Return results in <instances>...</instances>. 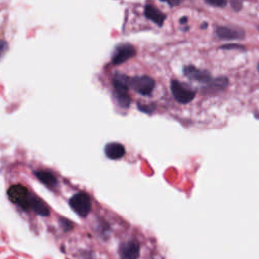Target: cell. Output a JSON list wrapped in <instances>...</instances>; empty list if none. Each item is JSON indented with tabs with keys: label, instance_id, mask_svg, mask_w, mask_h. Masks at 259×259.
<instances>
[{
	"label": "cell",
	"instance_id": "cell-1",
	"mask_svg": "<svg viewBox=\"0 0 259 259\" xmlns=\"http://www.w3.org/2000/svg\"><path fill=\"white\" fill-rule=\"evenodd\" d=\"M69 205L71 209L81 218H85L90 214L92 210V202L88 193L84 191H79L72 196L69 200Z\"/></svg>",
	"mask_w": 259,
	"mask_h": 259
},
{
	"label": "cell",
	"instance_id": "cell-2",
	"mask_svg": "<svg viewBox=\"0 0 259 259\" xmlns=\"http://www.w3.org/2000/svg\"><path fill=\"white\" fill-rule=\"evenodd\" d=\"M170 90L175 100L181 104L189 103L196 97V91L192 90L189 86L180 82L179 80H171Z\"/></svg>",
	"mask_w": 259,
	"mask_h": 259
},
{
	"label": "cell",
	"instance_id": "cell-3",
	"mask_svg": "<svg viewBox=\"0 0 259 259\" xmlns=\"http://www.w3.org/2000/svg\"><path fill=\"white\" fill-rule=\"evenodd\" d=\"M155 80L147 75L134 76L130 78V88L134 89L141 95L149 96L155 88Z\"/></svg>",
	"mask_w": 259,
	"mask_h": 259
},
{
	"label": "cell",
	"instance_id": "cell-4",
	"mask_svg": "<svg viewBox=\"0 0 259 259\" xmlns=\"http://www.w3.org/2000/svg\"><path fill=\"white\" fill-rule=\"evenodd\" d=\"M8 199L16 206L20 207L21 209L27 210V206L29 200L32 196V193L28 190V188L21 184L12 185L7 191Z\"/></svg>",
	"mask_w": 259,
	"mask_h": 259
},
{
	"label": "cell",
	"instance_id": "cell-5",
	"mask_svg": "<svg viewBox=\"0 0 259 259\" xmlns=\"http://www.w3.org/2000/svg\"><path fill=\"white\" fill-rule=\"evenodd\" d=\"M136 54H137V51L134 46H132L131 44L124 43V44H120L116 47L115 52L113 54L112 62L114 65H121L125 63L126 61L135 57Z\"/></svg>",
	"mask_w": 259,
	"mask_h": 259
},
{
	"label": "cell",
	"instance_id": "cell-6",
	"mask_svg": "<svg viewBox=\"0 0 259 259\" xmlns=\"http://www.w3.org/2000/svg\"><path fill=\"white\" fill-rule=\"evenodd\" d=\"M141 252L140 243L135 240H126L119 247V255L121 259H138Z\"/></svg>",
	"mask_w": 259,
	"mask_h": 259
},
{
	"label": "cell",
	"instance_id": "cell-7",
	"mask_svg": "<svg viewBox=\"0 0 259 259\" xmlns=\"http://www.w3.org/2000/svg\"><path fill=\"white\" fill-rule=\"evenodd\" d=\"M182 71H183V75L192 81L207 84L213 79L211 73L208 70L200 69L196 66H193V65H186V66L183 67Z\"/></svg>",
	"mask_w": 259,
	"mask_h": 259
},
{
	"label": "cell",
	"instance_id": "cell-8",
	"mask_svg": "<svg viewBox=\"0 0 259 259\" xmlns=\"http://www.w3.org/2000/svg\"><path fill=\"white\" fill-rule=\"evenodd\" d=\"M229 85V79L226 76H221L217 78H213L209 83L205 84L204 87H202V92L205 94H214L222 92L227 89Z\"/></svg>",
	"mask_w": 259,
	"mask_h": 259
},
{
	"label": "cell",
	"instance_id": "cell-9",
	"mask_svg": "<svg viewBox=\"0 0 259 259\" xmlns=\"http://www.w3.org/2000/svg\"><path fill=\"white\" fill-rule=\"evenodd\" d=\"M216 35L224 40H239L245 37V32L238 28L219 26L215 30Z\"/></svg>",
	"mask_w": 259,
	"mask_h": 259
},
{
	"label": "cell",
	"instance_id": "cell-10",
	"mask_svg": "<svg viewBox=\"0 0 259 259\" xmlns=\"http://www.w3.org/2000/svg\"><path fill=\"white\" fill-rule=\"evenodd\" d=\"M113 85L115 89L116 96L118 95H128L130 88V77L123 73H116L113 78Z\"/></svg>",
	"mask_w": 259,
	"mask_h": 259
},
{
	"label": "cell",
	"instance_id": "cell-11",
	"mask_svg": "<svg viewBox=\"0 0 259 259\" xmlns=\"http://www.w3.org/2000/svg\"><path fill=\"white\" fill-rule=\"evenodd\" d=\"M26 211H33L36 214L42 216V217H48V216H50L49 207L45 204V202H43L40 198L34 196L33 193L29 200Z\"/></svg>",
	"mask_w": 259,
	"mask_h": 259
},
{
	"label": "cell",
	"instance_id": "cell-12",
	"mask_svg": "<svg viewBox=\"0 0 259 259\" xmlns=\"http://www.w3.org/2000/svg\"><path fill=\"white\" fill-rule=\"evenodd\" d=\"M104 153L107 158L117 160V159L123 158L126 155V149L121 143L112 142V143L105 145Z\"/></svg>",
	"mask_w": 259,
	"mask_h": 259
},
{
	"label": "cell",
	"instance_id": "cell-13",
	"mask_svg": "<svg viewBox=\"0 0 259 259\" xmlns=\"http://www.w3.org/2000/svg\"><path fill=\"white\" fill-rule=\"evenodd\" d=\"M144 14L145 16L150 19V20H152L153 23H155L157 26L159 27H162L163 24H164V21L166 19V15L161 11L159 10L158 8H156L155 6L153 5H151V4H147L145 6V9H144Z\"/></svg>",
	"mask_w": 259,
	"mask_h": 259
},
{
	"label": "cell",
	"instance_id": "cell-14",
	"mask_svg": "<svg viewBox=\"0 0 259 259\" xmlns=\"http://www.w3.org/2000/svg\"><path fill=\"white\" fill-rule=\"evenodd\" d=\"M34 174L39 181H41L43 184L47 185L48 187H55L58 184L57 177L50 171L37 170L34 172Z\"/></svg>",
	"mask_w": 259,
	"mask_h": 259
},
{
	"label": "cell",
	"instance_id": "cell-15",
	"mask_svg": "<svg viewBox=\"0 0 259 259\" xmlns=\"http://www.w3.org/2000/svg\"><path fill=\"white\" fill-rule=\"evenodd\" d=\"M117 98V101H118V104L123 107V109H126V107H129L130 105H131V98H130L129 95H118L116 96Z\"/></svg>",
	"mask_w": 259,
	"mask_h": 259
},
{
	"label": "cell",
	"instance_id": "cell-16",
	"mask_svg": "<svg viewBox=\"0 0 259 259\" xmlns=\"http://www.w3.org/2000/svg\"><path fill=\"white\" fill-rule=\"evenodd\" d=\"M138 109L145 113V114H148V115H151L152 113H154L155 111V105L154 104H141V103H138Z\"/></svg>",
	"mask_w": 259,
	"mask_h": 259
},
{
	"label": "cell",
	"instance_id": "cell-17",
	"mask_svg": "<svg viewBox=\"0 0 259 259\" xmlns=\"http://www.w3.org/2000/svg\"><path fill=\"white\" fill-rule=\"evenodd\" d=\"M205 3L214 7H225L227 5L226 0H205Z\"/></svg>",
	"mask_w": 259,
	"mask_h": 259
},
{
	"label": "cell",
	"instance_id": "cell-18",
	"mask_svg": "<svg viewBox=\"0 0 259 259\" xmlns=\"http://www.w3.org/2000/svg\"><path fill=\"white\" fill-rule=\"evenodd\" d=\"M221 50H240L245 51V47L240 44H226L220 47Z\"/></svg>",
	"mask_w": 259,
	"mask_h": 259
},
{
	"label": "cell",
	"instance_id": "cell-19",
	"mask_svg": "<svg viewBox=\"0 0 259 259\" xmlns=\"http://www.w3.org/2000/svg\"><path fill=\"white\" fill-rule=\"evenodd\" d=\"M9 46L7 44V42L4 40L0 41V58H2L3 55H5V53L8 51Z\"/></svg>",
	"mask_w": 259,
	"mask_h": 259
},
{
	"label": "cell",
	"instance_id": "cell-20",
	"mask_svg": "<svg viewBox=\"0 0 259 259\" xmlns=\"http://www.w3.org/2000/svg\"><path fill=\"white\" fill-rule=\"evenodd\" d=\"M60 224H61V226L65 229V231H68V230H70L71 228H72V223L71 222H69L68 220H66V219H64V218H62L61 220H60Z\"/></svg>",
	"mask_w": 259,
	"mask_h": 259
},
{
	"label": "cell",
	"instance_id": "cell-21",
	"mask_svg": "<svg viewBox=\"0 0 259 259\" xmlns=\"http://www.w3.org/2000/svg\"><path fill=\"white\" fill-rule=\"evenodd\" d=\"M231 5H232L233 10H235V11H240L243 7V3L241 1H236V0H235V1L231 2Z\"/></svg>",
	"mask_w": 259,
	"mask_h": 259
},
{
	"label": "cell",
	"instance_id": "cell-22",
	"mask_svg": "<svg viewBox=\"0 0 259 259\" xmlns=\"http://www.w3.org/2000/svg\"><path fill=\"white\" fill-rule=\"evenodd\" d=\"M168 5L170 6H175V5H179L181 3V1H176V2H172V1H167L166 2Z\"/></svg>",
	"mask_w": 259,
	"mask_h": 259
},
{
	"label": "cell",
	"instance_id": "cell-23",
	"mask_svg": "<svg viewBox=\"0 0 259 259\" xmlns=\"http://www.w3.org/2000/svg\"><path fill=\"white\" fill-rule=\"evenodd\" d=\"M187 23V17L186 16H184V17H182L181 19H180V24L181 25H185Z\"/></svg>",
	"mask_w": 259,
	"mask_h": 259
},
{
	"label": "cell",
	"instance_id": "cell-24",
	"mask_svg": "<svg viewBox=\"0 0 259 259\" xmlns=\"http://www.w3.org/2000/svg\"><path fill=\"white\" fill-rule=\"evenodd\" d=\"M208 27V24L207 23H204V24H202V28H204V29H206Z\"/></svg>",
	"mask_w": 259,
	"mask_h": 259
},
{
	"label": "cell",
	"instance_id": "cell-25",
	"mask_svg": "<svg viewBox=\"0 0 259 259\" xmlns=\"http://www.w3.org/2000/svg\"><path fill=\"white\" fill-rule=\"evenodd\" d=\"M257 70H258V72H259V63H258V65H257Z\"/></svg>",
	"mask_w": 259,
	"mask_h": 259
},
{
	"label": "cell",
	"instance_id": "cell-26",
	"mask_svg": "<svg viewBox=\"0 0 259 259\" xmlns=\"http://www.w3.org/2000/svg\"><path fill=\"white\" fill-rule=\"evenodd\" d=\"M258 30H259V26H258Z\"/></svg>",
	"mask_w": 259,
	"mask_h": 259
}]
</instances>
